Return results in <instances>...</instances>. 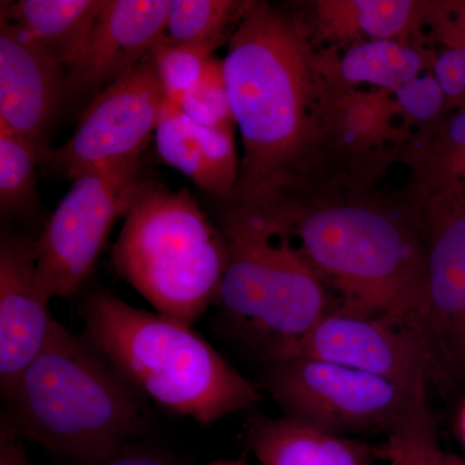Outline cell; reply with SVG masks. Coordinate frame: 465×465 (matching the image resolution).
Instances as JSON below:
<instances>
[{
	"mask_svg": "<svg viewBox=\"0 0 465 465\" xmlns=\"http://www.w3.org/2000/svg\"><path fill=\"white\" fill-rule=\"evenodd\" d=\"M84 338L125 381L159 406L208 427L258 403V385L220 356L192 324L143 311L105 289L79 308Z\"/></svg>",
	"mask_w": 465,
	"mask_h": 465,
	"instance_id": "obj_4",
	"label": "cell"
},
{
	"mask_svg": "<svg viewBox=\"0 0 465 465\" xmlns=\"http://www.w3.org/2000/svg\"><path fill=\"white\" fill-rule=\"evenodd\" d=\"M219 226L229 260L216 302L232 323L266 339L271 358L335 311L329 287L280 223L223 208Z\"/></svg>",
	"mask_w": 465,
	"mask_h": 465,
	"instance_id": "obj_6",
	"label": "cell"
},
{
	"mask_svg": "<svg viewBox=\"0 0 465 465\" xmlns=\"http://www.w3.org/2000/svg\"><path fill=\"white\" fill-rule=\"evenodd\" d=\"M243 2L232 0H170L163 35L168 41L223 43L231 38Z\"/></svg>",
	"mask_w": 465,
	"mask_h": 465,
	"instance_id": "obj_22",
	"label": "cell"
},
{
	"mask_svg": "<svg viewBox=\"0 0 465 465\" xmlns=\"http://www.w3.org/2000/svg\"><path fill=\"white\" fill-rule=\"evenodd\" d=\"M434 439L433 415L430 407L425 406L388 437L387 442L378 449V455L390 461V465H421L424 450Z\"/></svg>",
	"mask_w": 465,
	"mask_h": 465,
	"instance_id": "obj_27",
	"label": "cell"
},
{
	"mask_svg": "<svg viewBox=\"0 0 465 465\" xmlns=\"http://www.w3.org/2000/svg\"><path fill=\"white\" fill-rule=\"evenodd\" d=\"M459 427H460L461 439L465 445V402L461 406L460 415H459Z\"/></svg>",
	"mask_w": 465,
	"mask_h": 465,
	"instance_id": "obj_34",
	"label": "cell"
},
{
	"mask_svg": "<svg viewBox=\"0 0 465 465\" xmlns=\"http://www.w3.org/2000/svg\"><path fill=\"white\" fill-rule=\"evenodd\" d=\"M24 440L15 432L11 424L2 418L0 425V465H32L27 459Z\"/></svg>",
	"mask_w": 465,
	"mask_h": 465,
	"instance_id": "obj_32",
	"label": "cell"
},
{
	"mask_svg": "<svg viewBox=\"0 0 465 465\" xmlns=\"http://www.w3.org/2000/svg\"><path fill=\"white\" fill-rule=\"evenodd\" d=\"M309 357L384 379L419 400L439 381L432 351L418 333L379 317L333 311L272 361Z\"/></svg>",
	"mask_w": 465,
	"mask_h": 465,
	"instance_id": "obj_11",
	"label": "cell"
},
{
	"mask_svg": "<svg viewBox=\"0 0 465 465\" xmlns=\"http://www.w3.org/2000/svg\"><path fill=\"white\" fill-rule=\"evenodd\" d=\"M154 142L164 164L185 174L198 188L211 194L210 174L191 121L179 106L166 99L155 128Z\"/></svg>",
	"mask_w": 465,
	"mask_h": 465,
	"instance_id": "obj_23",
	"label": "cell"
},
{
	"mask_svg": "<svg viewBox=\"0 0 465 465\" xmlns=\"http://www.w3.org/2000/svg\"><path fill=\"white\" fill-rule=\"evenodd\" d=\"M327 84L357 88L370 84L391 92L433 69L437 54L420 43L366 41L344 51L318 50Z\"/></svg>",
	"mask_w": 465,
	"mask_h": 465,
	"instance_id": "obj_19",
	"label": "cell"
},
{
	"mask_svg": "<svg viewBox=\"0 0 465 465\" xmlns=\"http://www.w3.org/2000/svg\"><path fill=\"white\" fill-rule=\"evenodd\" d=\"M415 128L393 92L329 85L318 142L321 186L372 191L400 162Z\"/></svg>",
	"mask_w": 465,
	"mask_h": 465,
	"instance_id": "obj_9",
	"label": "cell"
},
{
	"mask_svg": "<svg viewBox=\"0 0 465 465\" xmlns=\"http://www.w3.org/2000/svg\"><path fill=\"white\" fill-rule=\"evenodd\" d=\"M179 108L193 124L203 127L234 124L226 91L224 60L213 56L208 61L200 82L183 97Z\"/></svg>",
	"mask_w": 465,
	"mask_h": 465,
	"instance_id": "obj_26",
	"label": "cell"
},
{
	"mask_svg": "<svg viewBox=\"0 0 465 465\" xmlns=\"http://www.w3.org/2000/svg\"><path fill=\"white\" fill-rule=\"evenodd\" d=\"M116 274L155 312L197 322L219 298L228 246L188 191L146 180L113 247Z\"/></svg>",
	"mask_w": 465,
	"mask_h": 465,
	"instance_id": "obj_5",
	"label": "cell"
},
{
	"mask_svg": "<svg viewBox=\"0 0 465 465\" xmlns=\"http://www.w3.org/2000/svg\"><path fill=\"white\" fill-rule=\"evenodd\" d=\"M266 216L289 231L309 264L338 292L335 311L385 318L428 344L420 204L402 191L385 197L320 186Z\"/></svg>",
	"mask_w": 465,
	"mask_h": 465,
	"instance_id": "obj_2",
	"label": "cell"
},
{
	"mask_svg": "<svg viewBox=\"0 0 465 465\" xmlns=\"http://www.w3.org/2000/svg\"><path fill=\"white\" fill-rule=\"evenodd\" d=\"M432 36L445 50L465 48V2L463 0H437L432 24Z\"/></svg>",
	"mask_w": 465,
	"mask_h": 465,
	"instance_id": "obj_30",
	"label": "cell"
},
{
	"mask_svg": "<svg viewBox=\"0 0 465 465\" xmlns=\"http://www.w3.org/2000/svg\"><path fill=\"white\" fill-rule=\"evenodd\" d=\"M145 182L143 157L94 168L73 180L35 241L39 275L51 299L70 298L81 289Z\"/></svg>",
	"mask_w": 465,
	"mask_h": 465,
	"instance_id": "obj_8",
	"label": "cell"
},
{
	"mask_svg": "<svg viewBox=\"0 0 465 465\" xmlns=\"http://www.w3.org/2000/svg\"><path fill=\"white\" fill-rule=\"evenodd\" d=\"M432 72L445 94L446 112L465 108V48L440 52Z\"/></svg>",
	"mask_w": 465,
	"mask_h": 465,
	"instance_id": "obj_29",
	"label": "cell"
},
{
	"mask_svg": "<svg viewBox=\"0 0 465 465\" xmlns=\"http://www.w3.org/2000/svg\"><path fill=\"white\" fill-rule=\"evenodd\" d=\"M106 0L3 3L2 17L43 45L64 67L74 58Z\"/></svg>",
	"mask_w": 465,
	"mask_h": 465,
	"instance_id": "obj_20",
	"label": "cell"
},
{
	"mask_svg": "<svg viewBox=\"0 0 465 465\" xmlns=\"http://www.w3.org/2000/svg\"><path fill=\"white\" fill-rule=\"evenodd\" d=\"M163 104V91L148 54L92 100L64 145L45 152V173L73 182L94 168L143 157Z\"/></svg>",
	"mask_w": 465,
	"mask_h": 465,
	"instance_id": "obj_10",
	"label": "cell"
},
{
	"mask_svg": "<svg viewBox=\"0 0 465 465\" xmlns=\"http://www.w3.org/2000/svg\"><path fill=\"white\" fill-rule=\"evenodd\" d=\"M266 388L284 416L342 437H390L428 406L378 376L309 357L272 361Z\"/></svg>",
	"mask_w": 465,
	"mask_h": 465,
	"instance_id": "obj_7",
	"label": "cell"
},
{
	"mask_svg": "<svg viewBox=\"0 0 465 465\" xmlns=\"http://www.w3.org/2000/svg\"><path fill=\"white\" fill-rule=\"evenodd\" d=\"M420 204L427 264L425 336L440 376L465 381V194Z\"/></svg>",
	"mask_w": 465,
	"mask_h": 465,
	"instance_id": "obj_12",
	"label": "cell"
},
{
	"mask_svg": "<svg viewBox=\"0 0 465 465\" xmlns=\"http://www.w3.org/2000/svg\"><path fill=\"white\" fill-rule=\"evenodd\" d=\"M220 43H188L168 41L162 34L149 52L154 64L164 99L180 106L183 97L200 82L204 67L213 57Z\"/></svg>",
	"mask_w": 465,
	"mask_h": 465,
	"instance_id": "obj_24",
	"label": "cell"
},
{
	"mask_svg": "<svg viewBox=\"0 0 465 465\" xmlns=\"http://www.w3.org/2000/svg\"><path fill=\"white\" fill-rule=\"evenodd\" d=\"M64 100V66L0 17V124L43 149Z\"/></svg>",
	"mask_w": 465,
	"mask_h": 465,
	"instance_id": "obj_15",
	"label": "cell"
},
{
	"mask_svg": "<svg viewBox=\"0 0 465 465\" xmlns=\"http://www.w3.org/2000/svg\"><path fill=\"white\" fill-rule=\"evenodd\" d=\"M247 445L262 465H371L372 450L282 416L252 419L247 427Z\"/></svg>",
	"mask_w": 465,
	"mask_h": 465,
	"instance_id": "obj_18",
	"label": "cell"
},
{
	"mask_svg": "<svg viewBox=\"0 0 465 465\" xmlns=\"http://www.w3.org/2000/svg\"><path fill=\"white\" fill-rule=\"evenodd\" d=\"M394 96L415 127L430 124L446 112V96L433 72L409 82Z\"/></svg>",
	"mask_w": 465,
	"mask_h": 465,
	"instance_id": "obj_28",
	"label": "cell"
},
{
	"mask_svg": "<svg viewBox=\"0 0 465 465\" xmlns=\"http://www.w3.org/2000/svg\"><path fill=\"white\" fill-rule=\"evenodd\" d=\"M436 2L317 0L296 5L318 50L344 51L366 41L421 43L433 24Z\"/></svg>",
	"mask_w": 465,
	"mask_h": 465,
	"instance_id": "obj_16",
	"label": "cell"
},
{
	"mask_svg": "<svg viewBox=\"0 0 465 465\" xmlns=\"http://www.w3.org/2000/svg\"><path fill=\"white\" fill-rule=\"evenodd\" d=\"M210 465H250L249 463H244L242 460H219L213 461Z\"/></svg>",
	"mask_w": 465,
	"mask_h": 465,
	"instance_id": "obj_35",
	"label": "cell"
},
{
	"mask_svg": "<svg viewBox=\"0 0 465 465\" xmlns=\"http://www.w3.org/2000/svg\"><path fill=\"white\" fill-rule=\"evenodd\" d=\"M81 465H180L176 459L161 450L143 448V446L130 445L101 460L88 461Z\"/></svg>",
	"mask_w": 465,
	"mask_h": 465,
	"instance_id": "obj_31",
	"label": "cell"
},
{
	"mask_svg": "<svg viewBox=\"0 0 465 465\" xmlns=\"http://www.w3.org/2000/svg\"><path fill=\"white\" fill-rule=\"evenodd\" d=\"M421 465H465L463 459L449 454L439 448L437 439L428 443L421 458Z\"/></svg>",
	"mask_w": 465,
	"mask_h": 465,
	"instance_id": "obj_33",
	"label": "cell"
},
{
	"mask_svg": "<svg viewBox=\"0 0 465 465\" xmlns=\"http://www.w3.org/2000/svg\"><path fill=\"white\" fill-rule=\"evenodd\" d=\"M145 397L84 336L54 321L5 402L21 440L79 463L101 460L145 430Z\"/></svg>",
	"mask_w": 465,
	"mask_h": 465,
	"instance_id": "obj_3",
	"label": "cell"
},
{
	"mask_svg": "<svg viewBox=\"0 0 465 465\" xmlns=\"http://www.w3.org/2000/svg\"><path fill=\"white\" fill-rule=\"evenodd\" d=\"M400 162L410 171L402 192L416 203L446 193L465 194V108L418 125Z\"/></svg>",
	"mask_w": 465,
	"mask_h": 465,
	"instance_id": "obj_17",
	"label": "cell"
},
{
	"mask_svg": "<svg viewBox=\"0 0 465 465\" xmlns=\"http://www.w3.org/2000/svg\"><path fill=\"white\" fill-rule=\"evenodd\" d=\"M45 150L0 124V210L3 216L25 217L38 208L36 166Z\"/></svg>",
	"mask_w": 465,
	"mask_h": 465,
	"instance_id": "obj_21",
	"label": "cell"
},
{
	"mask_svg": "<svg viewBox=\"0 0 465 465\" xmlns=\"http://www.w3.org/2000/svg\"><path fill=\"white\" fill-rule=\"evenodd\" d=\"M191 124L210 174L213 185L211 194L222 201L223 204L229 203L240 176L241 163L237 158L234 137V130L237 127L234 124L219 127H203L193 124L192 121Z\"/></svg>",
	"mask_w": 465,
	"mask_h": 465,
	"instance_id": "obj_25",
	"label": "cell"
},
{
	"mask_svg": "<svg viewBox=\"0 0 465 465\" xmlns=\"http://www.w3.org/2000/svg\"><path fill=\"white\" fill-rule=\"evenodd\" d=\"M170 0H106L64 67V99L99 96L148 56L164 33Z\"/></svg>",
	"mask_w": 465,
	"mask_h": 465,
	"instance_id": "obj_13",
	"label": "cell"
},
{
	"mask_svg": "<svg viewBox=\"0 0 465 465\" xmlns=\"http://www.w3.org/2000/svg\"><path fill=\"white\" fill-rule=\"evenodd\" d=\"M43 286L36 242L3 232L0 240V390L7 399L54 323Z\"/></svg>",
	"mask_w": 465,
	"mask_h": 465,
	"instance_id": "obj_14",
	"label": "cell"
},
{
	"mask_svg": "<svg viewBox=\"0 0 465 465\" xmlns=\"http://www.w3.org/2000/svg\"><path fill=\"white\" fill-rule=\"evenodd\" d=\"M223 60L243 145L234 194L223 208L269 213L320 188L318 142L329 84L299 8L243 2Z\"/></svg>",
	"mask_w": 465,
	"mask_h": 465,
	"instance_id": "obj_1",
	"label": "cell"
}]
</instances>
